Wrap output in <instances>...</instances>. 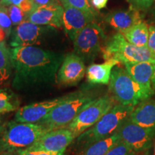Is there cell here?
Returning a JSON list of instances; mask_svg holds the SVG:
<instances>
[{"label":"cell","mask_w":155,"mask_h":155,"mask_svg":"<svg viewBox=\"0 0 155 155\" xmlns=\"http://www.w3.org/2000/svg\"><path fill=\"white\" fill-rule=\"evenodd\" d=\"M14 78L12 86L18 91L41 88L56 81L64 56L35 46L11 49Z\"/></svg>","instance_id":"1"},{"label":"cell","mask_w":155,"mask_h":155,"mask_svg":"<svg viewBox=\"0 0 155 155\" xmlns=\"http://www.w3.org/2000/svg\"><path fill=\"white\" fill-rule=\"evenodd\" d=\"M48 131L40 124L10 121L5 124L0 133V149L2 152L26 150Z\"/></svg>","instance_id":"2"},{"label":"cell","mask_w":155,"mask_h":155,"mask_svg":"<svg viewBox=\"0 0 155 155\" xmlns=\"http://www.w3.org/2000/svg\"><path fill=\"white\" fill-rule=\"evenodd\" d=\"M134 107L117 103L97 123L77 137V145L86 149L96 141L113 135L129 117Z\"/></svg>","instance_id":"3"},{"label":"cell","mask_w":155,"mask_h":155,"mask_svg":"<svg viewBox=\"0 0 155 155\" xmlns=\"http://www.w3.org/2000/svg\"><path fill=\"white\" fill-rule=\"evenodd\" d=\"M102 54L105 61L115 60L122 64L139 62H150L155 64V56L148 48H139L130 43L119 32L106 40Z\"/></svg>","instance_id":"4"},{"label":"cell","mask_w":155,"mask_h":155,"mask_svg":"<svg viewBox=\"0 0 155 155\" xmlns=\"http://www.w3.org/2000/svg\"><path fill=\"white\" fill-rule=\"evenodd\" d=\"M93 99H94L93 95L85 91L72 93L66 100L54 108L38 124L49 131L66 128L81 110Z\"/></svg>","instance_id":"5"},{"label":"cell","mask_w":155,"mask_h":155,"mask_svg":"<svg viewBox=\"0 0 155 155\" xmlns=\"http://www.w3.org/2000/svg\"><path fill=\"white\" fill-rule=\"evenodd\" d=\"M118 65L112 70L108 83L109 91L118 104L136 106L145 100L142 90L126 68Z\"/></svg>","instance_id":"6"},{"label":"cell","mask_w":155,"mask_h":155,"mask_svg":"<svg viewBox=\"0 0 155 155\" xmlns=\"http://www.w3.org/2000/svg\"><path fill=\"white\" fill-rule=\"evenodd\" d=\"M116 104L117 102L111 95H104L94 98L81 110L66 128L72 131L77 138L99 121Z\"/></svg>","instance_id":"7"},{"label":"cell","mask_w":155,"mask_h":155,"mask_svg":"<svg viewBox=\"0 0 155 155\" xmlns=\"http://www.w3.org/2000/svg\"><path fill=\"white\" fill-rule=\"evenodd\" d=\"M106 39L104 30L96 22L89 23L73 41L74 53L84 63H91L102 52V42Z\"/></svg>","instance_id":"8"},{"label":"cell","mask_w":155,"mask_h":155,"mask_svg":"<svg viewBox=\"0 0 155 155\" xmlns=\"http://www.w3.org/2000/svg\"><path fill=\"white\" fill-rule=\"evenodd\" d=\"M122 141L137 153L148 150L152 147L155 137V128H145L126 119L116 131Z\"/></svg>","instance_id":"9"},{"label":"cell","mask_w":155,"mask_h":155,"mask_svg":"<svg viewBox=\"0 0 155 155\" xmlns=\"http://www.w3.org/2000/svg\"><path fill=\"white\" fill-rule=\"evenodd\" d=\"M48 27L25 20L12 29L9 45L12 48H19L40 44L44 35L49 30Z\"/></svg>","instance_id":"10"},{"label":"cell","mask_w":155,"mask_h":155,"mask_svg":"<svg viewBox=\"0 0 155 155\" xmlns=\"http://www.w3.org/2000/svg\"><path fill=\"white\" fill-rule=\"evenodd\" d=\"M75 139L74 134L68 128L54 129L45 134L37 142L28 149L54 153L65 152L67 147Z\"/></svg>","instance_id":"11"},{"label":"cell","mask_w":155,"mask_h":155,"mask_svg":"<svg viewBox=\"0 0 155 155\" xmlns=\"http://www.w3.org/2000/svg\"><path fill=\"white\" fill-rule=\"evenodd\" d=\"M60 2L63 7L64 29L71 41L73 42L87 25L94 22L96 16L73 7L68 0H60Z\"/></svg>","instance_id":"12"},{"label":"cell","mask_w":155,"mask_h":155,"mask_svg":"<svg viewBox=\"0 0 155 155\" xmlns=\"http://www.w3.org/2000/svg\"><path fill=\"white\" fill-rule=\"evenodd\" d=\"M86 72L84 61L74 53L68 54L59 68L56 82L63 86H75L83 78Z\"/></svg>","instance_id":"13"},{"label":"cell","mask_w":155,"mask_h":155,"mask_svg":"<svg viewBox=\"0 0 155 155\" xmlns=\"http://www.w3.org/2000/svg\"><path fill=\"white\" fill-rule=\"evenodd\" d=\"M69 96L70 94L65 95L52 100L35 103L22 106L17 109L15 116V120L25 123L38 124L53 111L54 108L66 100Z\"/></svg>","instance_id":"14"},{"label":"cell","mask_w":155,"mask_h":155,"mask_svg":"<svg viewBox=\"0 0 155 155\" xmlns=\"http://www.w3.org/2000/svg\"><path fill=\"white\" fill-rule=\"evenodd\" d=\"M26 20L38 25L60 28L63 26V7L61 2L36 7L27 15Z\"/></svg>","instance_id":"15"},{"label":"cell","mask_w":155,"mask_h":155,"mask_svg":"<svg viewBox=\"0 0 155 155\" xmlns=\"http://www.w3.org/2000/svg\"><path fill=\"white\" fill-rule=\"evenodd\" d=\"M133 79L139 85L144 96V99H150L155 94L152 86V78L154 63L150 62L127 63L124 64Z\"/></svg>","instance_id":"16"},{"label":"cell","mask_w":155,"mask_h":155,"mask_svg":"<svg viewBox=\"0 0 155 155\" xmlns=\"http://www.w3.org/2000/svg\"><path fill=\"white\" fill-rule=\"evenodd\" d=\"M105 20L114 30L119 32H123L142 21V16L138 9L131 6L127 9L111 12L106 16Z\"/></svg>","instance_id":"17"},{"label":"cell","mask_w":155,"mask_h":155,"mask_svg":"<svg viewBox=\"0 0 155 155\" xmlns=\"http://www.w3.org/2000/svg\"><path fill=\"white\" fill-rule=\"evenodd\" d=\"M136 124L145 128H155V100L147 99L139 103L129 116Z\"/></svg>","instance_id":"18"},{"label":"cell","mask_w":155,"mask_h":155,"mask_svg":"<svg viewBox=\"0 0 155 155\" xmlns=\"http://www.w3.org/2000/svg\"><path fill=\"white\" fill-rule=\"evenodd\" d=\"M119 63L115 60H107L103 63L91 64L86 69L87 80L91 84H108L112 70Z\"/></svg>","instance_id":"19"},{"label":"cell","mask_w":155,"mask_h":155,"mask_svg":"<svg viewBox=\"0 0 155 155\" xmlns=\"http://www.w3.org/2000/svg\"><path fill=\"white\" fill-rule=\"evenodd\" d=\"M121 33L130 43L139 48H148L149 27L143 21Z\"/></svg>","instance_id":"20"},{"label":"cell","mask_w":155,"mask_h":155,"mask_svg":"<svg viewBox=\"0 0 155 155\" xmlns=\"http://www.w3.org/2000/svg\"><path fill=\"white\" fill-rule=\"evenodd\" d=\"M121 140L117 133L105 139L97 141L86 148L83 155H105L110 149Z\"/></svg>","instance_id":"21"},{"label":"cell","mask_w":155,"mask_h":155,"mask_svg":"<svg viewBox=\"0 0 155 155\" xmlns=\"http://www.w3.org/2000/svg\"><path fill=\"white\" fill-rule=\"evenodd\" d=\"M13 71L11 50L5 41L0 42V83H4L10 78Z\"/></svg>","instance_id":"22"},{"label":"cell","mask_w":155,"mask_h":155,"mask_svg":"<svg viewBox=\"0 0 155 155\" xmlns=\"http://www.w3.org/2000/svg\"><path fill=\"white\" fill-rule=\"evenodd\" d=\"M19 103L10 91L0 89V114L9 113L18 109Z\"/></svg>","instance_id":"23"},{"label":"cell","mask_w":155,"mask_h":155,"mask_svg":"<svg viewBox=\"0 0 155 155\" xmlns=\"http://www.w3.org/2000/svg\"><path fill=\"white\" fill-rule=\"evenodd\" d=\"M105 155H137L134 151L121 139L110 149Z\"/></svg>","instance_id":"24"},{"label":"cell","mask_w":155,"mask_h":155,"mask_svg":"<svg viewBox=\"0 0 155 155\" xmlns=\"http://www.w3.org/2000/svg\"><path fill=\"white\" fill-rule=\"evenodd\" d=\"M12 25L7 7L0 5V28L5 31L7 37L10 35L12 30Z\"/></svg>","instance_id":"25"},{"label":"cell","mask_w":155,"mask_h":155,"mask_svg":"<svg viewBox=\"0 0 155 155\" xmlns=\"http://www.w3.org/2000/svg\"><path fill=\"white\" fill-rule=\"evenodd\" d=\"M8 13L13 25L17 26L26 20V14L18 6L10 5L7 7Z\"/></svg>","instance_id":"26"},{"label":"cell","mask_w":155,"mask_h":155,"mask_svg":"<svg viewBox=\"0 0 155 155\" xmlns=\"http://www.w3.org/2000/svg\"><path fill=\"white\" fill-rule=\"evenodd\" d=\"M68 2L73 7L80 9L85 12L97 16L98 13L91 5L90 0H68Z\"/></svg>","instance_id":"27"},{"label":"cell","mask_w":155,"mask_h":155,"mask_svg":"<svg viewBox=\"0 0 155 155\" xmlns=\"http://www.w3.org/2000/svg\"><path fill=\"white\" fill-rule=\"evenodd\" d=\"M65 152H49L41 150H32L26 149V150H19L17 152V155H64Z\"/></svg>","instance_id":"28"},{"label":"cell","mask_w":155,"mask_h":155,"mask_svg":"<svg viewBox=\"0 0 155 155\" xmlns=\"http://www.w3.org/2000/svg\"><path fill=\"white\" fill-rule=\"evenodd\" d=\"M132 3V6L135 8L145 10L152 7L155 0H130Z\"/></svg>","instance_id":"29"},{"label":"cell","mask_w":155,"mask_h":155,"mask_svg":"<svg viewBox=\"0 0 155 155\" xmlns=\"http://www.w3.org/2000/svg\"><path fill=\"white\" fill-rule=\"evenodd\" d=\"M148 48L151 53L155 56V25L149 27Z\"/></svg>","instance_id":"30"},{"label":"cell","mask_w":155,"mask_h":155,"mask_svg":"<svg viewBox=\"0 0 155 155\" xmlns=\"http://www.w3.org/2000/svg\"><path fill=\"white\" fill-rule=\"evenodd\" d=\"M108 0H91V5L95 8L101 9L105 8Z\"/></svg>","instance_id":"31"},{"label":"cell","mask_w":155,"mask_h":155,"mask_svg":"<svg viewBox=\"0 0 155 155\" xmlns=\"http://www.w3.org/2000/svg\"><path fill=\"white\" fill-rule=\"evenodd\" d=\"M23 1L24 0H0V5L5 7H9L10 5H16L19 7Z\"/></svg>","instance_id":"32"},{"label":"cell","mask_w":155,"mask_h":155,"mask_svg":"<svg viewBox=\"0 0 155 155\" xmlns=\"http://www.w3.org/2000/svg\"><path fill=\"white\" fill-rule=\"evenodd\" d=\"M31 1L34 4L35 7L36 8V7H41V6L48 5V4L55 2L59 1V0H31Z\"/></svg>","instance_id":"33"},{"label":"cell","mask_w":155,"mask_h":155,"mask_svg":"<svg viewBox=\"0 0 155 155\" xmlns=\"http://www.w3.org/2000/svg\"><path fill=\"white\" fill-rule=\"evenodd\" d=\"M7 34H6L5 31L2 28H0V42L5 41V38H7Z\"/></svg>","instance_id":"34"},{"label":"cell","mask_w":155,"mask_h":155,"mask_svg":"<svg viewBox=\"0 0 155 155\" xmlns=\"http://www.w3.org/2000/svg\"><path fill=\"white\" fill-rule=\"evenodd\" d=\"M0 155H17V152H10V151H2Z\"/></svg>","instance_id":"35"},{"label":"cell","mask_w":155,"mask_h":155,"mask_svg":"<svg viewBox=\"0 0 155 155\" xmlns=\"http://www.w3.org/2000/svg\"><path fill=\"white\" fill-rule=\"evenodd\" d=\"M152 88H153V90H154V94H155V64H154V73H153L152 78Z\"/></svg>","instance_id":"36"},{"label":"cell","mask_w":155,"mask_h":155,"mask_svg":"<svg viewBox=\"0 0 155 155\" xmlns=\"http://www.w3.org/2000/svg\"><path fill=\"white\" fill-rule=\"evenodd\" d=\"M5 124V123L3 121V118H2V114H0V133L2 132V130Z\"/></svg>","instance_id":"37"},{"label":"cell","mask_w":155,"mask_h":155,"mask_svg":"<svg viewBox=\"0 0 155 155\" xmlns=\"http://www.w3.org/2000/svg\"><path fill=\"white\" fill-rule=\"evenodd\" d=\"M151 14H152V17L155 18V3H154V5L152 6V9H151Z\"/></svg>","instance_id":"38"},{"label":"cell","mask_w":155,"mask_h":155,"mask_svg":"<svg viewBox=\"0 0 155 155\" xmlns=\"http://www.w3.org/2000/svg\"><path fill=\"white\" fill-rule=\"evenodd\" d=\"M2 152V150H1V149H0V153H1Z\"/></svg>","instance_id":"39"},{"label":"cell","mask_w":155,"mask_h":155,"mask_svg":"<svg viewBox=\"0 0 155 155\" xmlns=\"http://www.w3.org/2000/svg\"><path fill=\"white\" fill-rule=\"evenodd\" d=\"M154 154H155V146H154Z\"/></svg>","instance_id":"40"}]
</instances>
